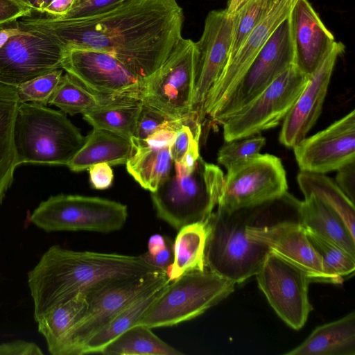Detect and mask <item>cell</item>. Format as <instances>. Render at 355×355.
I'll use <instances>...</instances> for the list:
<instances>
[{"mask_svg": "<svg viewBox=\"0 0 355 355\" xmlns=\"http://www.w3.org/2000/svg\"><path fill=\"white\" fill-rule=\"evenodd\" d=\"M183 21L176 0H119L83 17H26L19 23L51 36L64 49L107 53L148 78L182 37Z\"/></svg>", "mask_w": 355, "mask_h": 355, "instance_id": "cell-1", "label": "cell"}, {"mask_svg": "<svg viewBox=\"0 0 355 355\" xmlns=\"http://www.w3.org/2000/svg\"><path fill=\"white\" fill-rule=\"evenodd\" d=\"M166 272L140 255L75 251L49 248L28 273V284L37 320L59 304L80 293L116 281Z\"/></svg>", "mask_w": 355, "mask_h": 355, "instance_id": "cell-2", "label": "cell"}, {"mask_svg": "<svg viewBox=\"0 0 355 355\" xmlns=\"http://www.w3.org/2000/svg\"><path fill=\"white\" fill-rule=\"evenodd\" d=\"M85 137L60 111L19 102L13 127L17 164L67 165Z\"/></svg>", "mask_w": 355, "mask_h": 355, "instance_id": "cell-3", "label": "cell"}, {"mask_svg": "<svg viewBox=\"0 0 355 355\" xmlns=\"http://www.w3.org/2000/svg\"><path fill=\"white\" fill-rule=\"evenodd\" d=\"M223 183L221 169L200 156L191 171L173 162L168 178L151 192L157 217L178 231L207 220L218 205Z\"/></svg>", "mask_w": 355, "mask_h": 355, "instance_id": "cell-4", "label": "cell"}, {"mask_svg": "<svg viewBox=\"0 0 355 355\" xmlns=\"http://www.w3.org/2000/svg\"><path fill=\"white\" fill-rule=\"evenodd\" d=\"M248 211L227 212L217 208L208 219L206 268L235 284L255 275L270 251L250 237Z\"/></svg>", "mask_w": 355, "mask_h": 355, "instance_id": "cell-5", "label": "cell"}, {"mask_svg": "<svg viewBox=\"0 0 355 355\" xmlns=\"http://www.w3.org/2000/svg\"><path fill=\"white\" fill-rule=\"evenodd\" d=\"M234 286L208 269L186 272L161 289L137 324L153 329L190 320L228 297Z\"/></svg>", "mask_w": 355, "mask_h": 355, "instance_id": "cell-6", "label": "cell"}, {"mask_svg": "<svg viewBox=\"0 0 355 355\" xmlns=\"http://www.w3.org/2000/svg\"><path fill=\"white\" fill-rule=\"evenodd\" d=\"M128 218L127 206L114 200L80 195L59 194L42 201L31 221L46 232L120 230Z\"/></svg>", "mask_w": 355, "mask_h": 355, "instance_id": "cell-7", "label": "cell"}, {"mask_svg": "<svg viewBox=\"0 0 355 355\" xmlns=\"http://www.w3.org/2000/svg\"><path fill=\"white\" fill-rule=\"evenodd\" d=\"M287 189L280 159L259 153L227 169L217 208L227 212L254 209L282 198Z\"/></svg>", "mask_w": 355, "mask_h": 355, "instance_id": "cell-8", "label": "cell"}, {"mask_svg": "<svg viewBox=\"0 0 355 355\" xmlns=\"http://www.w3.org/2000/svg\"><path fill=\"white\" fill-rule=\"evenodd\" d=\"M195 81V42L182 37L162 65L148 78L139 101L173 119L198 114L192 106Z\"/></svg>", "mask_w": 355, "mask_h": 355, "instance_id": "cell-9", "label": "cell"}, {"mask_svg": "<svg viewBox=\"0 0 355 355\" xmlns=\"http://www.w3.org/2000/svg\"><path fill=\"white\" fill-rule=\"evenodd\" d=\"M294 64V51L288 17L277 28L232 92L209 117L223 125Z\"/></svg>", "mask_w": 355, "mask_h": 355, "instance_id": "cell-10", "label": "cell"}, {"mask_svg": "<svg viewBox=\"0 0 355 355\" xmlns=\"http://www.w3.org/2000/svg\"><path fill=\"white\" fill-rule=\"evenodd\" d=\"M309 76L293 64L223 124L226 142L245 139L279 125L306 86Z\"/></svg>", "mask_w": 355, "mask_h": 355, "instance_id": "cell-11", "label": "cell"}, {"mask_svg": "<svg viewBox=\"0 0 355 355\" xmlns=\"http://www.w3.org/2000/svg\"><path fill=\"white\" fill-rule=\"evenodd\" d=\"M166 272L125 279L85 293L88 309L84 320L66 343L61 355H82L86 342L141 295L169 282Z\"/></svg>", "mask_w": 355, "mask_h": 355, "instance_id": "cell-12", "label": "cell"}, {"mask_svg": "<svg viewBox=\"0 0 355 355\" xmlns=\"http://www.w3.org/2000/svg\"><path fill=\"white\" fill-rule=\"evenodd\" d=\"M62 69L89 91L116 102L139 101L148 80L113 55L88 49H65Z\"/></svg>", "mask_w": 355, "mask_h": 355, "instance_id": "cell-13", "label": "cell"}, {"mask_svg": "<svg viewBox=\"0 0 355 355\" xmlns=\"http://www.w3.org/2000/svg\"><path fill=\"white\" fill-rule=\"evenodd\" d=\"M255 276L278 316L293 329L302 328L311 311L308 297L311 280L306 272L270 250Z\"/></svg>", "mask_w": 355, "mask_h": 355, "instance_id": "cell-14", "label": "cell"}, {"mask_svg": "<svg viewBox=\"0 0 355 355\" xmlns=\"http://www.w3.org/2000/svg\"><path fill=\"white\" fill-rule=\"evenodd\" d=\"M0 49V83L17 87L62 69L64 48L51 36L24 27Z\"/></svg>", "mask_w": 355, "mask_h": 355, "instance_id": "cell-15", "label": "cell"}, {"mask_svg": "<svg viewBox=\"0 0 355 355\" xmlns=\"http://www.w3.org/2000/svg\"><path fill=\"white\" fill-rule=\"evenodd\" d=\"M237 19L238 12L230 16L225 10L209 12L202 36L195 42L196 81L192 106L200 121L206 96L228 62Z\"/></svg>", "mask_w": 355, "mask_h": 355, "instance_id": "cell-16", "label": "cell"}, {"mask_svg": "<svg viewBox=\"0 0 355 355\" xmlns=\"http://www.w3.org/2000/svg\"><path fill=\"white\" fill-rule=\"evenodd\" d=\"M293 149L300 171L324 174L355 162L354 110Z\"/></svg>", "mask_w": 355, "mask_h": 355, "instance_id": "cell-17", "label": "cell"}, {"mask_svg": "<svg viewBox=\"0 0 355 355\" xmlns=\"http://www.w3.org/2000/svg\"><path fill=\"white\" fill-rule=\"evenodd\" d=\"M296 1H272L268 11L251 31L234 57L227 62L222 74L209 91L202 107V121L224 102L262 46L288 17Z\"/></svg>", "mask_w": 355, "mask_h": 355, "instance_id": "cell-18", "label": "cell"}, {"mask_svg": "<svg viewBox=\"0 0 355 355\" xmlns=\"http://www.w3.org/2000/svg\"><path fill=\"white\" fill-rule=\"evenodd\" d=\"M250 238L302 268L311 281L341 284L344 279L329 275L311 243L304 229L297 221L283 220L271 225L248 227Z\"/></svg>", "mask_w": 355, "mask_h": 355, "instance_id": "cell-19", "label": "cell"}, {"mask_svg": "<svg viewBox=\"0 0 355 355\" xmlns=\"http://www.w3.org/2000/svg\"><path fill=\"white\" fill-rule=\"evenodd\" d=\"M345 51V45L335 42L284 119L279 141L293 148L306 137L320 115L330 79L338 57Z\"/></svg>", "mask_w": 355, "mask_h": 355, "instance_id": "cell-20", "label": "cell"}, {"mask_svg": "<svg viewBox=\"0 0 355 355\" xmlns=\"http://www.w3.org/2000/svg\"><path fill=\"white\" fill-rule=\"evenodd\" d=\"M294 64L306 76L318 67L335 41L308 0H297L288 15Z\"/></svg>", "mask_w": 355, "mask_h": 355, "instance_id": "cell-21", "label": "cell"}, {"mask_svg": "<svg viewBox=\"0 0 355 355\" xmlns=\"http://www.w3.org/2000/svg\"><path fill=\"white\" fill-rule=\"evenodd\" d=\"M298 222L305 231L331 241L355 257V236L341 216L314 195L297 203Z\"/></svg>", "mask_w": 355, "mask_h": 355, "instance_id": "cell-22", "label": "cell"}, {"mask_svg": "<svg viewBox=\"0 0 355 355\" xmlns=\"http://www.w3.org/2000/svg\"><path fill=\"white\" fill-rule=\"evenodd\" d=\"M286 355H355V313L315 328Z\"/></svg>", "mask_w": 355, "mask_h": 355, "instance_id": "cell-23", "label": "cell"}, {"mask_svg": "<svg viewBox=\"0 0 355 355\" xmlns=\"http://www.w3.org/2000/svg\"><path fill=\"white\" fill-rule=\"evenodd\" d=\"M132 153L130 140L108 130L93 128L67 166L71 171L80 172L98 163L121 165L126 164Z\"/></svg>", "mask_w": 355, "mask_h": 355, "instance_id": "cell-24", "label": "cell"}, {"mask_svg": "<svg viewBox=\"0 0 355 355\" xmlns=\"http://www.w3.org/2000/svg\"><path fill=\"white\" fill-rule=\"evenodd\" d=\"M87 309L85 294L80 293L53 307L36 320L38 331L45 338L51 354H62L66 343L84 320Z\"/></svg>", "mask_w": 355, "mask_h": 355, "instance_id": "cell-25", "label": "cell"}, {"mask_svg": "<svg viewBox=\"0 0 355 355\" xmlns=\"http://www.w3.org/2000/svg\"><path fill=\"white\" fill-rule=\"evenodd\" d=\"M208 220L187 225L178 230L173 243V259L166 272L170 282L182 275L204 270Z\"/></svg>", "mask_w": 355, "mask_h": 355, "instance_id": "cell-26", "label": "cell"}, {"mask_svg": "<svg viewBox=\"0 0 355 355\" xmlns=\"http://www.w3.org/2000/svg\"><path fill=\"white\" fill-rule=\"evenodd\" d=\"M19 102L16 87L0 83V205L13 182L17 166L13 127Z\"/></svg>", "mask_w": 355, "mask_h": 355, "instance_id": "cell-27", "label": "cell"}, {"mask_svg": "<svg viewBox=\"0 0 355 355\" xmlns=\"http://www.w3.org/2000/svg\"><path fill=\"white\" fill-rule=\"evenodd\" d=\"M129 174L145 189L153 192L168 178L173 160L171 147L133 148L126 162Z\"/></svg>", "mask_w": 355, "mask_h": 355, "instance_id": "cell-28", "label": "cell"}, {"mask_svg": "<svg viewBox=\"0 0 355 355\" xmlns=\"http://www.w3.org/2000/svg\"><path fill=\"white\" fill-rule=\"evenodd\" d=\"M297 180L304 196L314 195L334 209L355 236V208L345 193L331 178L321 173L300 171Z\"/></svg>", "mask_w": 355, "mask_h": 355, "instance_id": "cell-29", "label": "cell"}, {"mask_svg": "<svg viewBox=\"0 0 355 355\" xmlns=\"http://www.w3.org/2000/svg\"><path fill=\"white\" fill-rule=\"evenodd\" d=\"M101 354L106 355H181L183 353L168 345L152 329L136 324L111 341Z\"/></svg>", "mask_w": 355, "mask_h": 355, "instance_id": "cell-30", "label": "cell"}, {"mask_svg": "<svg viewBox=\"0 0 355 355\" xmlns=\"http://www.w3.org/2000/svg\"><path fill=\"white\" fill-rule=\"evenodd\" d=\"M164 286L141 295L121 311L105 327L86 342L82 349V355L101 354L111 341L136 325Z\"/></svg>", "mask_w": 355, "mask_h": 355, "instance_id": "cell-31", "label": "cell"}, {"mask_svg": "<svg viewBox=\"0 0 355 355\" xmlns=\"http://www.w3.org/2000/svg\"><path fill=\"white\" fill-rule=\"evenodd\" d=\"M141 109L140 101L113 102L83 115L93 128L108 130L130 141Z\"/></svg>", "mask_w": 355, "mask_h": 355, "instance_id": "cell-32", "label": "cell"}, {"mask_svg": "<svg viewBox=\"0 0 355 355\" xmlns=\"http://www.w3.org/2000/svg\"><path fill=\"white\" fill-rule=\"evenodd\" d=\"M116 102L96 94L68 73L62 75L49 104L70 115L84 114Z\"/></svg>", "mask_w": 355, "mask_h": 355, "instance_id": "cell-33", "label": "cell"}, {"mask_svg": "<svg viewBox=\"0 0 355 355\" xmlns=\"http://www.w3.org/2000/svg\"><path fill=\"white\" fill-rule=\"evenodd\" d=\"M305 232L329 275L343 278L354 273L355 257L337 244L312 232Z\"/></svg>", "mask_w": 355, "mask_h": 355, "instance_id": "cell-34", "label": "cell"}, {"mask_svg": "<svg viewBox=\"0 0 355 355\" xmlns=\"http://www.w3.org/2000/svg\"><path fill=\"white\" fill-rule=\"evenodd\" d=\"M272 1L249 0L238 11V19L233 34L228 62L234 57L251 31L268 11Z\"/></svg>", "mask_w": 355, "mask_h": 355, "instance_id": "cell-35", "label": "cell"}, {"mask_svg": "<svg viewBox=\"0 0 355 355\" xmlns=\"http://www.w3.org/2000/svg\"><path fill=\"white\" fill-rule=\"evenodd\" d=\"M62 76V69H57L20 85L16 87L19 101L49 104Z\"/></svg>", "mask_w": 355, "mask_h": 355, "instance_id": "cell-36", "label": "cell"}, {"mask_svg": "<svg viewBox=\"0 0 355 355\" xmlns=\"http://www.w3.org/2000/svg\"><path fill=\"white\" fill-rule=\"evenodd\" d=\"M227 142L218 153L217 161L227 170L259 153L266 140L260 135Z\"/></svg>", "mask_w": 355, "mask_h": 355, "instance_id": "cell-37", "label": "cell"}, {"mask_svg": "<svg viewBox=\"0 0 355 355\" xmlns=\"http://www.w3.org/2000/svg\"><path fill=\"white\" fill-rule=\"evenodd\" d=\"M173 119L163 112L142 103L135 132L131 139H145L157 130L172 125Z\"/></svg>", "mask_w": 355, "mask_h": 355, "instance_id": "cell-38", "label": "cell"}, {"mask_svg": "<svg viewBox=\"0 0 355 355\" xmlns=\"http://www.w3.org/2000/svg\"><path fill=\"white\" fill-rule=\"evenodd\" d=\"M119 0H75L70 10L55 19H75L87 16Z\"/></svg>", "mask_w": 355, "mask_h": 355, "instance_id": "cell-39", "label": "cell"}, {"mask_svg": "<svg viewBox=\"0 0 355 355\" xmlns=\"http://www.w3.org/2000/svg\"><path fill=\"white\" fill-rule=\"evenodd\" d=\"M33 10L15 0H0V24L31 16Z\"/></svg>", "mask_w": 355, "mask_h": 355, "instance_id": "cell-40", "label": "cell"}, {"mask_svg": "<svg viewBox=\"0 0 355 355\" xmlns=\"http://www.w3.org/2000/svg\"><path fill=\"white\" fill-rule=\"evenodd\" d=\"M92 186L96 189H105L113 182L114 174L110 166L106 163H98L88 168Z\"/></svg>", "mask_w": 355, "mask_h": 355, "instance_id": "cell-41", "label": "cell"}, {"mask_svg": "<svg viewBox=\"0 0 355 355\" xmlns=\"http://www.w3.org/2000/svg\"><path fill=\"white\" fill-rule=\"evenodd\" d=\"M42 351L35 343L17 340L0 344V355H41Z\"/></svg>", "mask_w": 355, "mask_h": 355, "instance_id": "cell-42", "label": "cell"}, {"mask_svg": "<svg viewBox=\"0 0 355 355\" xmlns=\"http://www.w3.org/2000/svg\"><path fill=\"white\" fill-rule=\"evenodd\" d=\"M355 162L338 170L336 182L349 200L354 203Z\"/></svg>", "mask_w": 355, "mask_h": 355, "instance_id": "cell-43", "label": "cell"}, {"mask_svg": "<svg viewBox=\"0 0 355 355\" xmlns=\"http://www.w3.org/2000/svg\"><path fill=\"white\" fill-rule=\"evenodd\" d=\"M141 256L149 264L166 271L173 259V243L169 240L166 246L155 255H150L146 252Z\"/></svg>", "mask_w": 355, "mask_h": 355, "instance_id": "cell-44", "label": "cell"}, {"mask_svg": "<svg viewBox=\"0 0 355 355\" xmlns=\"http://www.w3.org/2000/svg\"><path fill=\"white\" fill-rule=\"evenodd\" d=\"M75 0H52L44 9L42 14L51 18H60L71 8Z\"/></svg>", "mask_w": 355, "mask_h": 355, "instance_id": "cell-45", "label": "cell"}, {"mask_svg": "<svg viewBox=\"0 0 355 355\" xmlns=\"http://www.w3.org/2000/svg\"><path fill=\"white\" fill-rule=\"evenodd\" d=\"M21 31L18 20H12L0 24V49L10 37Z\"/></svg>", "mask_w": 355, "mask_h": 355, "instance_id": "cell-46", "label": "cell"}, {"mask_svg": "<svg viewBox=\"0 0 355 355\" xmlns=\"http://www.w3.org/2000/svg\"><path fill=\"white\" fill-rule=\"evenodd\" d=\"M169 239L165 238L164 236L155 234L152 235L148 242V253L150 255H155L161 250L164 248Z\"/></svg>", "mask_w": 355, "mask_h": 355, "instance_id": "cell-47", "label": "cell"}, {"mask_svg": "<svg viewBox=\"0 0 355 355\" xmlns=\"http://www.w3.org/2000/svg\"><path fill=\"white\" fill-rule=\"evenodd\" d=\"M19 3L30 8L33 12L43 13L44 9L52 0H15Z\"/></svg>", "mask_w": 355, "mask_h": 355, "instance_id": "cell-48", "label": "cell"}, {"mask_svg": "<svg viewBox=\"0 0 355 355\" xmlns=\"http://www.w3.org/2000/svg\"><path fill=\"white\" fill-rule=\"evenodd\" d=\"M249 0H229L226 12L230 16H233Z\"/></svg>", "mask_w": 355, "mask_h": 355, "instance_id": "cell-49", "label": "cell"}]
</instances>
